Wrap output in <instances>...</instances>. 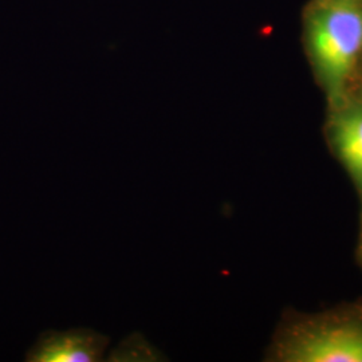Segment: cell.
I'll return each mask as SVG.
<instances>
[{
    "label": "cell",
    "instance_id": "3",
    "mask_svg": "<svg viewBox=\"0 0 362 362\" xmlns=\"http://www.w3.org/2000/svg\"><path fill=\"white\" fill-rule=\"evenodd\" d=\"M109 337L90 329L45 332L28 350V362H97L104 360Z\"/></svg>",
    "mask_w": 362,
    "mask_h": 362
},
{
    "label": "cell",
    "instance_id": "4",
    "mask_svg": "<svg viewBox=\"0 0 362 362\" xmlns=\"http://www.w3.org/2000/svg\"><path fill=\"white\" fill-rule=\"evenodd\" d=\"M332 141L362 194V105H351L337 113L332 122Z\"/></svg>",
    "mask_w": 362,
    "mask_h": 362
},
{
    "label": "cell",
    "instance_id": "5",
    "mask_svg": "<svg viewBox=\"0 0 362 362\" xmlns=\"http://www.w3.org/2000/svg\"><path fill=\"white\" fill-rule=\"evenodd\" d=\"M139 337L137 338H130V344H122L119 345V348L116 350V354L118 356V358L116 360H134V357L139 354L140 351V356L143 360H148L146 357H151L152 360H157V350L153 349L151 345H148L144 339H140V344L137 342Z\"/></svg>",
    "mask_w": 362,
    "mask_h": 362
},
{
    "label": "cell",
    "instance_id": "1",
    "mask_svg": "<svg viewBox=\"0 0 362 362\" xmlns=\"http://www.w3.org/2000/svg\"><path fill=\"white\" fill-rule=\"evenodd\" d=\"M306 25L313 65L330 100L339 103L362 52V4L320 0Z\"/></svg>",
    "mask_w": 362,
    "mask_h": 362
},
{
    "label": "cell",
    "instance_id": "2",
    "mask_svg": "<svg viewBox=\"0 0 362 362\" xmlns=\"http://www.w3.org/2000/svg\"><path fill=\"white\" fill-rule=\"evenodd\" d=\"M287 362H362V320L330 317L302 325L278 348Z\"/></svg>",
    "mask_w": 362,
    "mask_h": 362
}]
</instances>
